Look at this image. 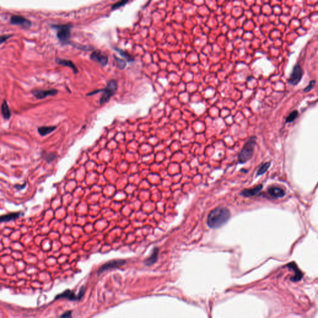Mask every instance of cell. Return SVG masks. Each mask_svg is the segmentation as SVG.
I'll list each match as a JSON object with an SVG mask.
<instances>
[{
	"label": "cell",
	"instance_id": "6da1fadb",
	"mask_svg": "<svg viewBox=\"0 0 318 318\" xmlns=\"http://www.w3.org/2000/svg\"><path fill=\"white\" fill-rule=\"evenodd\" d=\"M230 211L225 207L219 206L209 213L207 218V224L211 229L221 227L230 218Z\"/></svg>",
	"mask_w": 318,
	"mask_h": 318
},
{
	"label": "cell",
	"instance_id": "7a4b0ae2",
	"mask_svg": "<svg viewBox=\"0 0 318 318\" xmlns=\"http://www.w3.org/2000/svg\"><path fill=\"white\" fill-rule=\"evenodd\" d=\"M256 141L257 137L255 136H252L244 144L238 155V161L239 164H245L252 157L256 145Z\"/></svg>",
	"mask_w": 318,
	"mask_h": 318
},
{
	"label": "cell",
	"instance_id": "3957f363",
	"mask_svg": "<svg viewBox=\"0 0 318 318\" xmlns=\"http://www.w3.org/2000/svg\"><path fill=\"white\" fill-rule=\"evenodd\" d=\"M52 27L57 31V38L62 44H72L74 46L75 43L70 41L71 29L73 27L72 24H54Z\"/></svg>",
	"mask_w": 318,
	"mask_h": 318
},
{
	"label": "cell",
	"instance_id": "277c9868",
	"mask_svg": "<svg viewBox=\"0 0 318 318\" xmlns=\"http://www.w3.org/2000/svg\"><path fill=\"white\" fill-rule=\"evenodd\" d=\"M117 87V82L116 80L112 79L107 82L106 87L101 90L103 94L100 99V105H104L110 100L111 98L116 94Z\"/></svg>",
	"mask_w": 318,
	"mask_h": 318
},
{
	"label": "cell",
	"instance_id": "5b68a950",
	"mask_svg": "<svg viewBox=\"0 0 318 318\" xmlns=\"http://www.w3.org/2000/svg\"><path fill=\"white\" fill-rule=\"evenodd\" d=\"M303 76V70L301 67L297 64L293 67L292 73L290 74V77L288 80V82L290 85L293 86H297L301 80Z\"/></svg>",
	"mask_w": 318,
	"mask_h": 318
},
{
	"label": "cell",
	"instance_id": "8992f818",
	"mask_svg": "<svg viewBox=\"0 0 318 318\" xmlns=\"http://www.w3.org/2000/svg\"><path fill=\"white\" fill-rule=\"evenodd\" d=\"M90 58L92 60L98 62L103 67H106L108 64L107 55L100 50H93L91 54Z\"/></svg>",
	"mask_w": 318,
	"mask_h": 318
},
{
	"label": "cell",
	"instance_id": "52a82bcc",
	"mask_svg": "<svg viewBox=\"0 0 318 318\" xmlns=\"http://www.w3.org/2000/svg\"><path fill=\"white\" fill-rule=\"evenodd\" d=\"M10 22L14 25L21 26L24 28H29L31 26V22L22 16L14 15L11 17Z\"/></svg>",
	"mask_w": 318,
	"mask_h": 318
},
{
	"label": "cell",
	"instance_id": "ba28073f",
	"mask_svg": "<svg viewBox=\"0 0 318 318\" xmlns=\"http://www.w3.org/2000/svg\"><path fill=\"white\" fill-rule=\"evenodd\" d=\"M125 263H126L125 260H121V259L120 260H114L108 262L107 263H105V264H103L100 267V268L99 269L98 273H102V272H103L105 271L110 270V269L121 267V266L124 265Z\"/></svg>",
	"mask_w": 318,
	"mask_h": 318
},
{
	"label": "cell",
	"instance_id": "9c48e42d",
	"mask_svg": "<svg viewBox=\"0 0 318 318\" xmlns=\"http://www.w3.org/2000/svg\"><path fill=\"white\" fill-rule=\"evenodd\" d=\"M58 90L56 89H51L49 90H34L32 91L33 95L37 99L42 100L47 98V97L55 96L58 93Z\"/></svg>",
	"mask_w": 318,
	"mask_h": 318
},
{
	"label": "cell",
	"instance_id": "30bf717a",
	"mask_svg": "<svg viewBox=\"0 0 318 318\" xmlns=\"http://www.w3.org/2000/svg\"><path fill=\"white\" fill-rule=\"evenodd\" d=\"M262 188H263V185L262 184H260L254 188H249V189L247 188V189H245V190H242L240 192V195L241 196H242L244 197H246V198L254 197V196L257 195V194H259V193L260 192V191L262 190Z\"/></svg>",
	"mask_w": 318,
	"mask_h": 318
},
{
	"label": "cell",
	"instance_id": "8fae6325",
	"mask_svg": "<svg viewBox=\"0 0 318 318\" xmlns=\"http://www.w3.org/2000/svg\"><path fill=\"white\" fill-rule=\"evenodd\" d=\"M267 192L268 195L272 197L274 199H278L281 198L285 197V192L283 189L277 187H269L267 190Z\"/></svg>",
	"mask_w": 318,
	"mask_h": 318
},
{
	"label": "cell",
	"instance_id": "7c38bea8",
	"mask_svg": "<svg viewBox=\"0 0 318 318\" xmlns=\"http://www.w3.org/2000/svg\"><path fill=\"white\" fill-rule=\"evenodd\" d=\"M55 62L57 64L59 65H64V66H66V67H68L70 69H72V70L74 71V73L75 74H77L78 72V69L77 67H76V65L74 64V63L71 61V60H67V59H59V58H57L55 59Z\"/></svg>",
	"mask_w": 318,
	"mask_h": 318
},
{
	"label": "cell",
	"instance_id": "4fadbf2b",
	"mask_svg": "<svg viewBox=\"0 0 318 318\" xmlns=\"http://www.w3.org/2000/svg\"><path fill=\"white\" fill-rule=\"evenodd\" d=\"M60 298H66V299H68V300H70L72 301L79 300L78 295H76L74 292H73L69 290H67L64 292L63 293H60V295H57L55 297L56 300L60 299Z\"/></svg>",
	"mask_w": 318,
	"mask_h": 318
},
{
	"label": "cell",
	"instance_id": "5bb4252c",
	"mask_svg": "<svg viewBox=\"0 0 318 318\" xmlns=\"http://www.w3.org/2000/svg\"><path fill=\"white\" fill-rule=\"evenodd\" d=\"M159 248L158 247H154L152 250V254L145 260V264L147 266L152 265L154 264L157 259H158V255H159Z\"/></svg>",
	"mask_w": 318,
	"mask_h": 318
},
{
	"label": "cell",
	"instance_id": "9a60e30c",
	"mask_svg": "<svg viewBox=\"0 0 318 318\" xmlns=\"http://www.w3.org/2000/svg\"><path fill=\"white\" fill-rule=\"evenodd\" d=\"M21 215V212H11L7 214L2 215L0 216V222H9L12 220H15L17 219Z\"/></svg>",
	"mask_w": 318,
	"mask_h": 318
},
{
	"label": "cell",
	"instance_id": "2e32d148",
	"mask_svg": "<svg viewBox=\"0 0 318 318\" xmlns=\"http://www.w3.org/2000/svg\"><path fill=\"white\" fill-rule=\"evenodd\" d=\"M113 49L116 51L121 56H122V57H124L126 60H127V62H134L135 60V59L134 57L131 55L127 51H126V50H124L122 49H119L117 47H113Z\"/></svg>",
	"mask_w": 318,
	"mask_h": 318
},
{
	"label": "cell",
	"instance_id": "e0dca14e",
	"mask_svg": "<svg viewBox=\"0 0 318 318\" xmlns=\"http://www.w3.org/2000/svg\"><path fill=\"white\" fill-rule=\"evenodd\" d=\"M1 114L5 119L7 120L11 117V111L9 109V107L7 103V102L6 100H4L1 105Z\"/></svg>",
	"mask_w": 318,
	"mask_h": 318
},
{
	"label": "cell",
	"instance_id": "ac0fdd59",
	"mask_svg": "<svg viewBox=\"0 0 318 318\" xmlns=\"http://www.w3.org/2000/svg\"><path fill=\"white\" fill-rule=\"evenodd\" d=\"M56 126H42L38 128V132L42 136H45L56 129Z\"/></svg>",
	"mask_w": 318,
	"mask_h": 318
},
{
	"label": "cell",
	"instance_id": "d6986e66",
	"mask_svg": "<svg viewBox=\"0 0 318 318\" xmlns=\"http://www.w3.org/2000/svg\"><path fill=\"white\" fill-rule=\"evenodd\" d=\"M270 165H271V163L270 162H265V163L262 164L260 166V167L258 169V170H257V176L258 177V176H260V175L264 174L268 170V169L269 168Z\"/></svg>",
	"mask_w": 318,
	"mask_h": 318
},
{
	"label": "cell",
	"instance_id": "ffe728a7",
	"mask_svg": "<svg viewBox=\"0 0 318 318\" xmlns=\"http://www.w3.org/2000/svg\"><path fill=\"white\" fill-rule=\"evenodd\" d=\"M114 58L116 62V66L119 69L124 70L126 67L127 64H126V61L125 60L120 59V58L116 57V55H114Z\"/></svg>",
	"mask_w": 318,
	"mask_h": 318
},
{
	"label": "cell",
	"instance_id": "44dd1931",
	"mask_svg": "<svg viewBox=\"0 0 318 318\" xmlns=\"http://www.w3.org/2000/svg\"><path fill=\"white\" fill-rule=\"evenodd\" d=\"M298 117V111L297 110L293 111L286 118V122L290 123L293 122Z\"/></svg>",
	"mask_w": 318,
	"mask_h": 318
},
{
	"label": "cell",
	"instance_id": "7402d4cb",
	"mask_svg": "<svg viewBox=\"0 0 318 318\" xmlns=\"http://www.w3.org/2000/svg\"><path fill=\"white\" fill-rule=\"evenodd\" d=\"M128 2H129V1H127V0H122V1H120L118 2H116V3H114V4L112 5L111 10H115V9H117L121 7L124 6Z\"/></svg>",
	"mask_w": 318,
	"mask_h": 318
},
{
	"label": "cell",
	"instance_id": "603a6c76",
	"mask_svg": "<svg viewBox=\"0 0 318 318\" xmlns=\"http://www.w3.org/2000/svg\"><path fill=\"white\" fill-rule=\"evenodd\" d=\"M44 159L47 162H51L54 161L56 159L57 154L55 153H53V152L48 153V154H44Z\"/></svg>",
	"mask_w": 318,
	"mask_h": 318
},
{
	"label": "cell",
	"instance_id": "cb8c5ba5",
	"mask_svg": "<svg viewBox=\"0 0 318 318\" xmlns=\"http://www.w3.org/2000/svg\"><path fill=\"white\" fill-rule=\"evenodd\" d=\"M315 84H316V81L315 80H311L310 82V84L304 89V92L307 93V92L311 91L313 88V87H315Z\"/></svg>",
	"mask_w": 318,
	"mask_h": 318
},
{
	"label": "cell",
	"instance_id": "d4e9b609",
	"mask_svg": "<svg viewBox=\"0 0 318 318\" xmlns=\"http://www.w3.org/2000/svg\"><path fill=\"white\" fill-rule=\"evenodd\" d=\"M12 35H2L0 36V44L6 41L9 38L12 37Z\"/></svg>",
	"mask_w": 318,
	"mask_h": 318
},
{
	"label": "cell",
	"instance_id": "484cf974",
	"mask_svg": "<svg viewBox=\"0 0 318 318\" xmlns=\"http://www.w3.org/2000/svg\"><path fill=\"white\" fill-rule=\"evenodd\" d=\"M84 293H85V289H84V288H83V287H82V288L80 289V292H79L78 294L77 295L79 300H80L81 298H82L83 296L84 295Z\"/></svg>",
	"mask_w": 318,
	"mask_h": 318
},
{
	"label": "cell",
	"instance_id": "4316f807",
	"mask_svg": "<svg viewBox=\"0 0 318 318\" xmlns=\"http://www.w3.org/2000/svg\"><path fill=\"white\" fill-rule=\"evenodd\" d=\"M71 317H72L71 311H67L61 316V318H71Z\"/></svg>",
	"mask_w": 318,
	"mask_h": 318
},
{
	"label": "cell",
	"instance_id": "83f0119b",
	"mask_svg": "<svg viewBox=\"0 0 318 318\" xmlns=\"http://www.w3.org/2000/svg\"><path fill=\"white\" fill-rule=\"evenodd\" d=\"M14 187L16 188H17L18 190H22L23 188H24L26 187V183H24V185H15Z\"/></svg>",
	"mask_w": 318,
	"mask_h": 318
}]
</instances>
